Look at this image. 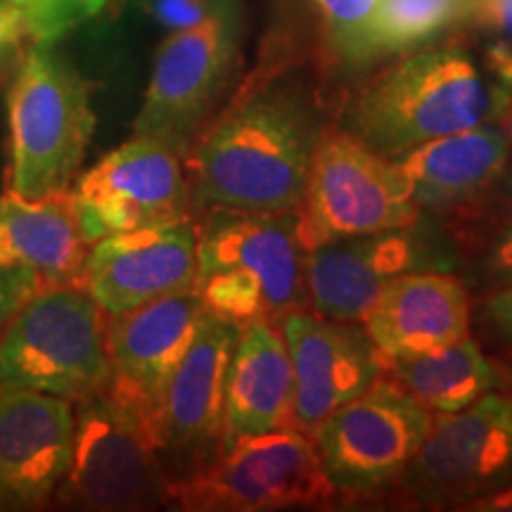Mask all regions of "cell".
Masks as SVG:
<instances>
[{
	"mask_svg": "<svg viewBox=\"0 0 512 512\" xmlns=\"http://www.w3.org/2000/svg\"><path fill=\"white\" fill-rule=\"evenodd\" d=\"M235 337V325L204 311L188 351L166 384L162 456L188 458L197 467L219 453L223 392Z\"/></svg>",
	"mask_w": 512,
	"mask_h": 512,
	"instance_id": "18",
	"label": "cell"
},
{
	"mask_svg": "<svg viewBox=\"0 0 512 512\" xmlns=\"http://www.w3.org/2000/svg\"><path fill=\"white\" fill-rule=\"evenodd\" d=\"M294 373L292 427L309 434L382 375V361L358 320H330L313 311L280 320Z\"/></svg>",
	"mask_w": 512,
	"mask_h": 512,
	"instance_id": "13",
	"label": "cell"
},
{
	"mask_svg": "<svg viewBox=\"0 0 512 512\" xmlns=\"http://www.w3.org/2000/svg\"><path fill=\"white\" fill-rule=\"evenodd\" d=\"M93 242L74 190L0 197V266L29 268L46 287L81 285Z\"/></svg>",
	"mask_w": 512,
	"mask_h": 512,
	"instance_id": "21",
	"label": "cell"
},
{
	"mask_svg": "<svg viewBox=\"0 0 512 512\" xmlns=\"http://www.w3.org/2000/svg\"><path fill=\"white\" fill-rule=\"evenodd\" d=\"M467 24L512 48V0H470Z\"/></svg>",
	"mask_w": 512,
	"mask_h": 512,
	"instance_id": "31",
	"label": "cell"
},
{
	"mask_svg": "<svg viewBox=\"0 0 512 512\" xmlns=\"http://www.w3.org/2000/svg\"><path fill=\"white\" fill-rule=\"evenodd\" d=\"M313 3H316V0H313Z\"/></svg>",
	"mask_w": 512,
	"mask_h": 512,
	"instance_id": "37",
	"label": "cell"
},
{
	"mask_svg": "<svg viewBox=\"0 0 512 512\" xmlns=\"http://www.w3.org/2000/svg\"><path fill=\"white\" fill-rule=\"evenodd\" d=\"M22 34H27L22 17L17 15V10L12 8L8 0H0V50L12 46Z\"/></svg>",
	"mask_w": 512,
	"mask_h": 512,
	"instance_id": "33",
	"label": "cell"
},
{
	"mask_svg": "<svg viewBox=\"0 0 512 512\" xmlns=\"http://www.w3.org/2000/svg\"><path fill=\"white\" fill-rule=\"evenodd\" d=\"M86 5V17H117L126 8L128 0H83Z\"/></svg>",
	"mask_w": 512,
	"mask_h": 512,
	"instance_id": "36",
	"label": "cell"
},
{
	"mask_svg": "<svg viewBox=\"0 0 512 512\" xmlns=\"http://www.w3.org/2000/svg\"><path fill=\"white\" fill-rule=\"evenodd\" d=\"M107 311L81 285L46 287L0 335V384L81 401L110 382Z\"/></svg>",
	"mask_w": 512,
	"mask_h": 512,
	"instance_id": "6",
	"label": "cell"
},
{
	"mask_svg": "<svg viewBox=\"0 0 512 512\" xmlns=\"http://www.w3.org/2000/svg\"><path fill=\"white\" fill-rule=\"evenodd\" d=\"M171 475L152 415L107 382L74 403V441L55 498L79 510H147L166 503Z\"/></svg>",
	"mask_w": 512,
	"mask_h": 512,
	"instance_id": "4",
	"label": "cell"
},
{
	"mask_svg": "<svg viewBox=\"0 0 512 512\" xmlns=\"http://www.w3.org/2000/svg\"><path fill=\"white\" fill-rule=\"evenodd\" d=\"M74 401L0 384V508L38 510L67 475Z\"/></svg>",
	"mask_w": 512,
	"mask_h": 512,
	"instance_id": "15",
	"label": "cell"
},
{
	"mask_svg": "<svg viewBox=\"0 0 512 512\" xmlns=\"http://www.w3.org/2000/svg\"><path fill=\"white\" fill-rule=\"evenodd\" d=\"M202 316L204 306L195 287L128 311L107 313L110 382L152 415L159 439L166 384L188 351Z\"/></svg>",
	"mask_w": 512,
	"mask_h": 512,
	"instance_id": "16",
	"label": "cell"
},
{
	"mask_svg": "<svg viewBox=\"0 0 512 512\" xmlns=\"http://www.w3.org/2000/svg\"><path fill=\"white\" fill-rule=\"evenodd\" d=\"M41 290H46V283L29 268L17 264L0 266V335L19 309Z\"/></svg>",
	"mask_w": 512,
	"mask_h": 512,
	"instance_id": "30",
	"label": "cell"
},
{
	"mask_svg": "<svg viewBox=\"0 0 512 512\" xmlns=\"http://www.w3.org/2000/svg\"><path fill=\"white\" fill-rule=\"evenodd\" d=\"M74 195L93 240L190 216L185 157L155 138L133 136L102 157L79 178Z\"/></svg>",
	"mask_w": 512,
	"mask_h": 512,
	"instance_id": "12",
	"label": "cell"
},
{
	"mask_svg": "<svg viewBox=\"0 0 512 512\" xmlns=\"http://www.w3.org/2000/svg\"><path fill=\"white\" fill-rule=\"evenodd\" d=\"M482 316L491 335L505 344H512V285L484 294Z\"/></svg>",
	"mask_w": 512,
	"mask_h": 512,
	"instance_id": "32",
	"label": "cell"
},
{
	"mask_svg": "<svg viewBox=\"0 0 512 512\" xmlns=\"http://www.w3.org/2000/svg\"><path fill=\"white\" fill-rule=\"evenodd\" d=\"M418 223L323 242L306 254L309 306L330 320L363 323L384 287L427 264Z\"/></svg>",
	"mask_w": 512,
	"mask_h": 512,
	"instance_id": "17",
	"label": "cell"
},
{
	"mask_svg": "<svg viewBox=\"0 0 512 512\" xmlns=\"http://www.w3.org/2000/svg\"><path fill=\"white\" fill-rule=\"evenodd\" d=\"M316 5L323 12V50L332 64L356 69L380 60V0H316Z\"/></svg>",
	"mask_w": 512,
	"mask_h": 512,
	"instance_id": "25",
	"label": "cell"
},
{
	"mask_svg": "<svg viewBox=\"0 0 512 512\" xmlns=\"http://www.w3.org/2000/svg\"><path fill=\"white\" fill-rule=\"evenodd\" d=\"M470 320V290L458 275L411 271L384 287L363 328L384 366L470 337Z\"/></svg>",
	"mask_w": 512,
	"mask_h": 512,
	"instance_id": "19",
	"label": "cell"
},
{
	"mask_svg": "<svg viewBox=\"0 0 512 512\" xmlns=\"http://www.w3.org/2000/svg\"><path fill=\"white\" fill-rule=\"evenodd\" d=\"M195 219V216H192ZM197 226V285L204 311L235 328L311 311L299 211H204Z\"/></svg>",
	"mask_w": 512,
	"mask_h": 512,
	"instance_id": "3",
	"label": "cell"
},
{
	"mask_svg": "<svg viewBox=\"0 0 512 512\" xmlns=\"http://www.w3.org/2000/svg\"><path fill=\"white\" fill-rule=\"evenodd\" d=\"M494 366H496V373H498V387L496 389L512 401V344L503 356L494 358Z\"/></svg>",
	"mask_w": 512,
	"mask_h": 512,
	"instance_id": "35",
	"label": "cell"
},
{
	"mask_svg": "<svg viewBox=\"0 0 512 512\" xmlns=\"http://www.w3.org/2000/svg\"><path fill=\"white\" fill-rule=\"evenodd\" d=\"M323 126L311 88L264 64L185 155L190 216L302 209Z\"/></svg>",
	"mask_w": 512,
	"mask_h": 512,
	"instance_id": "1",
	"label": "cell"
},
{
	"mask_svg": "<svg viewBox=\"0 0 512 512\" xmlns=\"http://www.w3.org/2000/svg\"><path fill=\"white\" fill-rule=\"evenodd\" d=\"M415 223H420V209L392 159L377 155L337 124H325L299 209L306 249Z\"/></svg>",
	"mask_w": 512,
	"mask_h": 512,
	"instance_id": "8",
	"label": "cell"
},
{
	"mask_svg": "<svg viewBox=\"0 0 512 512\" xmlns=\"http://www.w3.org/2000/svg\"><path fill=\"white\" fill-rule=\"evenodd\" d=\"M8 3L22 17L24 31L38 46H48L88 19L81 0H8Z\"/></svg>",
	"mask_w": 512,
	"mask_h": 512,
	"instance_id": "27",
	"label": "cell"
},
{
	"mask_svg": "<svg viewBox=\"0 0 512 512\" xmlns=\"http://www.w3.org/2000/svg\"><path fill=\"white\" fill-rule=\"evenodd\" d=\"M292 401L294 373L283 332L273 323L240 328L226 373L219 451L292 427Z\"/></svg>",
	"mask_w": 512,
	"mask_h": 512,
	"instance_id": "22",
	"label": "cell"
},
{
	"mask_svg": "<svg viewBox=\"0 0 512 512\" xmlns=\"http://www.w3.org/2000/svg\"><path fill=\"white\" fill-rule=\"evenodd\" d=\"M512 482V401L498 392L434 413L430 434L392 486L418 508L467 510Z\"/></svg>",
	"mask_w": 512,
	"mask_h": 512,
	"instance_id": "10",
	"label": "cell"
},
{
	"mask_svg": "<svg viewBox=\"0 0 512 512\" xmlns=\"http://www.w3.org/2000/svg\"><path fill=\"white\" fill-rule=\"evenodd\" d=\"M382 373L420 399L432 413H456L498 387L494 358L472 337L427 354L389 361Z\"/></svg>",
	"mask_w": 512,
	"mask_h": 512,
	"instance_id": "23",
	"label": "cell"
},
{
	"mask_svg": "<svg viewBox=\"0 0 512 512\" xmlns=\"http://www.w3.org/2000/svg\"><path fill=\"white\" fill-rule=\"evenodd\" d=\"M475 254V273L484 294L512 285V221L465 245Z\"/></svg>",
	"mask_w": 512,
	"mask_h": 512,
	"instance_id": "28",
	"label": "cell"
},
{
	"mask_svg": "<svg viewBox=\"0 0 512 512\" xmlns=\"http://www.w3.org/2000/svg\"><path fill=\"white\" fill-rule=\"evenodd\" d=\"M432 420L425 403L382 373L366 392L320 422L311 439L337 494L366 498L401 477L430 434Z\"/></svg>",
	"mask_w": 512,
	"mask_h": 512,
	"instance_id": "9",
	"label": "cell"
},
{
	"mask_svg": "<svg viewBox=\"0 0 512 512\" xmlns=\"http://www.w3.org/2000/svg\"><path fill=\"white\" fill-rule=\"evenodd\" d=\"M512 157V121L498 119L403 152L392 162L415 207L453 216L498 181Z\"/></svg>",
	"mask_w": 512,
	"mask_h": 512,
	"instance_id": "20",
	"label": "cell"
},
{
	"mask_svg": "<svg viewBox=\"0 0 512 512\" xmlns=\"http://www.w3.org/2000/svg\"><path fill=\"white\" fill-rule=\"evenodd\" d=\"M467 510H482V512H508V510H512V482L505 484L503 489L494 491V494L479 498V501L467 505Z\"/></svg>",
	"mask_w": 512,
	"mask_h": 512,
	"instance_id": "34",
	"label": "cell"
},
{
	"mask_svg": "<svg viewBox=\"0 0 512 512\" xmlns=\"http://www.w3.org/2000/svg\"><path fill=\"white\" fill-rule=\"evenodd\" d=\"M238 53V3L226 5L197 27L174 31L157 50L133 133L162 140L188 155L202 128L214 119Z\"/></svg>",
	"mask_w": 512,
	"mask_h": 512,
	"instance_id": "11",
	"label": "cell"
},
{
	"mask_svg": "<svg viewBox=\"0 0 512 512\" xmlns=\"http://www.w3.org/2000/svg\"><path fill=\"white\" fill-rule=\"evenodd\" d=\"M197 242L192 216L166 226L110 233L93 242L81 287L107 313L192 290L197 285Z\"/></svg>",
	"mask_w": 512,
	"mask_h": 512,
	"instance_id": "14",
	"label": "cell"
},
{
	"mask_svg": "<svg viewBox=\"0 0 512 512\" xmlns=\"http://www.w3.org/2000/svg\"><path fill=\"white\" fill-rule=\"evenodd\" d=\"M470 0H380L377 53L401 55L467 24Z\"/></svg>",
	"mask_w": 512,
	"mask_h": 512,
	"instance_id": "24",
	"label": "cell"
},
{
	"mask_svg": "<svg viewBox=\"0 0 512 512\" xmlns=\"http://www.w3.org/2000/svg\"><path fill=\"white\" fill-rule=\"evenodd\" d=\"M508 221H512V157L498 181L475 204L451 216L453 238L460 245H467Z\"/></svg>",
	"mask_w": 512,
	"mask_h": 512,
	"instance_id": "26",
	"label": "cell"
},
{
	"mask_svg": "<svg viewBox=\"0 0 512 512\" xmlns=\"http://www.w3.org/2000/svg\"><path fill=\"white\" fill-rule=\"evenodd\" d=\"M512 86L460 41L401 53L349 93L337 126L377 155L403 152L489 121L508 119Z\"/></svg>",
	"mask_w": 512,
	"mask_h": 512,
	"instance_id": "2",
	"label": "cell"
},
{
	"mask_svg": "<svg viewBox=\"0 0 512 512\" xmlns=\"http://www.w3.org/2000/svg\"><path fill=\"white\" fill-rule=\"evenodd\" d=\"M235 0H143V8L162 29H192Z\"/></svg>",
	"mask_w": 512,
	"mask_h": 512,
	"instance_id": "29",
	"label": "cell"
},
{
	"mask_svg": "<svg viewBox=\"0 0 512 512\" xmlns=\"http://www.w3.org/2000/svg\"><path fill=\"white\" fill-rule=\"evenodd\" d=\"M335 496L316 444L294 427L240 439L166 486V503L190 512L313 508Z\"/></svg>",
	"mask_w": 512,
	"mask_h": 512,
	"instance_id": "7",
	"label": "cell"
},
{
	"mask_svg": "<svg viewBox=\"0 0 512 512\" xmlns=\"http://www.w3.org/2000/svg\"><path fill=\"white\" fill-rule=\"evenodd\" d=\"M10 192L43 197L69 188L95 131L91 88L64 57L36 46L8 93Z\"/></svg>",
	"mask_w": 512,
	"mask_h": 512,
	"instance_id": "5",
	"label": "cell"
}]
</instances>
